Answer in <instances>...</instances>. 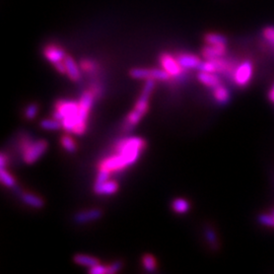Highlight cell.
Wrapping results in <instances>:
<instances>
[{"mask_svg": "<svg viewBox=\"0 0 274 274\" xmlns=\"http://www.w3.org/2000/svg\"><path fill=\"white\" fill-rule=\"evenodd\" d=\"M154 85H156V82H154L153 78H148L146 80L144 91H142V92H141V96L135 105V108L128 115V117L126 119L125 124H124V128L126 131L132 129L139 122L141 117L146 113L148 98H149V94L151 93L152 90L154 89Z\"/></svg>", "mask_w": 274, "mask_h": 274, "instance_id": "6da1fadb", "label": "cell"}, {"mask_svg": "<svg viewBox=\"0 0 274 274\" xmlns=\"http://www.w3.org/2000/svg\"><path fill=\"white\" fill-rule=\"evenodd\" d=\"M145 140L139 137H131L121 140L117 145V153L124 156L130 164H132L139 158L140 151L144 149Z\"/></svg>", "mask_w": 274, "mask_h": 274, "instance_id": "7a4b0ae2", "label": "cell"}, {"mask_svg": "<svg viewBox=\"0 0 274 274\" xmlns=\"http://www.w3.org/2000/svg\"><path fill=\"white\" fill-rule=\"evenodd\" d=\"M21 147L23 150V159H25L26 163L33 164L39 158H41V156H43V153L47 150V147H48V144L45 140H25Z\"/></svg>", "mask_w": 274, "mask_h": 274, "instance_id": "3957f363", "label": "cell"}, {"mask_svg": "<svg viewBox=\"0 0 274 274\" xmlns=\"http://www.w3.org/2000/svg\"><path fill=\"white\" fill-rule=\"evenodd\" d=\"M93 103V96L90 91H85L79 101V113H78V124L74 131L75 134H83L87 128V119L89 116L90 109Z\"/></svg>", "mask_w": 274, "mask_h": 274, "instance_id": "277c9868", "label": "cell"}, {"mask_svg": "<svg viewBox=\"0 0 274 274\" xmlns=\"http://www.w3.org/2000/svg\"><path fill=\"white\" fill-rule=\"evenodd\" d=\"M253 76V63L250 60H245L237 64L234 73V79L239 87H246L251 81Z\"/></svg>", "mask_w": 274, "mask_h": 274, "instance_id": "5b68a950", "label": "cell"}, {"mask_svg": "<svg viewBox=\"0 0 274 274\" xmlns=\"http://www.w3.org/2000/svg\"><path fill=\"white\" fill-rule=\"evenodd\" d=\"M56 110H58L59 112L62 114L63 120H64V119H73V120H74L75 123H76V127H77L78 113H79V103L73 102V101H64V100L58 101L56 103Z\"/></svg>", "mask_w": 274, "mask_h": 274, "instance_id": "8992f818", "label": "cell"}, {"mask_svg": "<svg viewBox=\"0 0 274 274\" xmlns=\"http://www.w3.org/2000/svg\"><path fill=\"white\" fill-rule=\"evenodd\" d=\"M160 62L163 68L172 76H177L181 73V70L183 69L181 65L179 64L177 58H174L170 54L164 53L160 57Z\"/></svg>", "mask_w": 274, "mask_h": 274, "instance_id": "52a82bcc", "label": "cell"}, {"mask_svg": "<svg viewBox=\"0 0 274 274\" xmlns=\"http://www.w3.org/2000/svg\"><path fill=\"white\" fill-rule=\"evenodd\" d=\"M226 45H208L202 50V55L206 60L221 58L226 53Z\"/></svg>", "mask_w": 274, "mask_h": 274, "instance_id": "ba28073f", "label": "cell"}, {"mask_svg": "<svg viewBox=\"0 0 274 274\" xmlns=\"http://www.w3.org/2000/svg\"><path fill=\"white\" fill-rule=\"evenodd\" d=\"M44 55L53 64H55L59 61H63L66 57L64 50L56 45L47 46L44 50Z\"/></svg>", "mask_w": 274, "mask_h": 274, "instance_id": "9c48e42d", "label": "cell"}, {"mask_svg": "<svg viewBox=\"0 0 274 274\" xmlns=\"http://www.w3.org/2000/svg\"><path fill=\"white\" fill-rule=\"evenodd\" d=\"M177 60L183 69L198 68L201 61L200 59L192 54H180L177 56Z\"/></svg>", "mask_w": 274, "mask_h": 274, "instance_id": "30bf717a", "label": "cell"}, {"mask_svg": "<svg viewBox=\"0 0 274 274\" xmlns=\"http://www.w3.org/2000/svg\"><path fill=\"white\" fill-rule=\"evenodd\" d=\"M118 190V185L114 181H106L104 183H96L94 192L100 195H111Z\"/></svg>", "mask_w": 274, "mask_h": 274, "instance_id": "8fae6325", "label": "cell"}, {"mask_svg": "<svg viewBox=\"0 0 274 274\" xmlns=\"http://www.w3.org/2000/svg\"><path fill=\"white\" fill-rule=\"evenodd\" d=\"M101 216H102V212L99 209H91V210L82 211V212L75 214L74 219H75L76 222L83 223V222H89V221L96 220V219H100Z\"/></svg>", "mask_w": 274, "mask_h": 274, "instance_id": "7c38bea8", "label": "cell"}, {"mask_svg": "<svg viewBox=\"0 0 274 274\" xmlns=\"http://www.w3.org/2000/svg\"><path fill=\"white\" fill-rule=\"evenodd\" d=\"M198 79L203 85L210 87V88H217L220 85V79L212 73H205V71H200L198 73Z\"/></svg>", "mask_w": 274, "mask_h": 274, "instance_id": "4fadbf2b", "label": "cell"}, {"mask_svg": "<svg viewBox=\"0 0 274 274\" xmlns=\"http://www.w3.org/2000/svg\"><path fill=\"white\" fill-rule=\"evenodd\" d=\"M64 63L66 65V73L68 74V76L73 80H78L80 77V73L75 61L73 60V58L66 55L64 59Z\"/></svg>", "mask_w": 274, "mask_h": 274, "instance_id": "5bb4252c", "label": "cell"}, {"mask_svg": "<svg viewBox=\"0 0 274 274\" xmlns=\"http://www.w3.org/2000/svg\"><path fill=\"white\" fill-rule=\"evenodd\" d=\"M74 261H75V263H77L79 265L87 266V267H90V268L99 264V261L94 257L89 256V255H82V254L75 255Z\"/></svg>", "mask_w": 274, "mask_h": 274, "instance_id": "9a60e30c", "label": "cell"}, {"mask_svg": "<svg viewBox=\"0 0 274 274\" xmlns=\"http://www.w3.org/2000/svg\"><path fill=\"white\" fill-rule=\"evenodd\" d=\"M214 98L219 104H226L230 100V92L223 86H218L214 88Z\"/></svg>", "mask_w": 274, "mask_h": 274, "instance_id": "2e32d148", "label": "cell"}, {"mask_svg": "<svg viewBox=\"0 0 274 274\" xmlns=\"http://www.w3.org/2000/svg\"><path fill=\"white\" fill-rule=\"evenodd\" d=\"M205 42L208 45H226L228 39L223 35L217 33H209L205 35Z\"/></svg>", "mask_w": 274, "mask_h": 274, "instance_id": "e0dca14e", "label": "cell"}, {"mask_svg": "<svg viewBox=\"0 0 274 274\" xmlns=\"http://www.w3.org/2000/svg\"><path fill=\"white\" fill-rule=\"evenodd\" d=\"M21 199L26 204H28L32 207H35V208H41L44 205V202L41 198H39L38 196L29 194V193L21 194Z\"/></svg>", "mask_w": 274, "mask_h": 274, "instance_id": "ac0fdd59", "label": "cell"}, {"mask_svg": "<svg viewBox=\"0 0 274 274\" xmlns=\"http://www.w3.org/2000/svg\"><path fill=\"white\" fill-rule=\"evenodd\" d=\"M130 75L136 79L152 78L151 69H146V68H134L132 70H130Z\"/></svg>", "mask_w": 274, "mask_h": 274, "instance_id": "d6986e66", "label": "cell"}, {"mask_svg": "<svg viewBox=\"0 0 274 274\" xmlns=\"http://www.w3.org/2000/svg\"><path fill=\"white\" fill-rule=\"evenodd\" d=\"M172 207H173V210L177 213H185L189 210L190 206H189L187 200L182 199V198H178L173 201Z\"/></svg>", "mask_w": 274, "mask_h": 274, "instance_id": "ffe728a7", "label": "cell"}, {"mask_svg": "<svg viewBox=\"0 0 274 274\" xmlns=\"http://www.w3.org/2000/svg\"><path fill=\"white\" fill-rule=\"evenodd\" d=\"M61 145L69 152H74L75 149H76L74 140L68 135H63L61 137Z\"/></svg>", "mask_w": 274, "mask_h": 274, "instance_id": "44dd1931", "label": "cell"}, {"mask_svg": "<svg viewBox=\"0 0 274 274\" xmlns=\"http://www.w3.org/2000/svg\"><path fill=\"white\" fill-rule=\"evenodd\" d=\"M41 126L47 130H58L62 127V123L60 121L55 120V119H53V120L45 119V120L41 122Z\"/></svg>", "mask_w": 274, "mask_h": 274, "instance_id": "7402d4cb", "label": "cell"}, {"mask_svg": "<svg viewBox=\"0 0 274 274\" xmlns=\"http://www.w3.org/2000/svg\"><path fill=\"white\" fill-rule=\"evenodd\" d=\"M0 179H1V182L7 187H14L16 184L15 179L5 171V169L0 170Z\"/></svg>", "mask_w": 274, "mask_h": 274, "instance_id": "603a6c76", "label": "cell"}, {"mask_svg": "<svg viewBox=\"0 0 274 274\" xmlns=\"http://www.w3.org/2000/svg\"><path fill=\"white\" fill-rule=\"evenodd\" d=\"M142 262H144V266H145L146 270H147L149 272L156 270V260H154V258L151 255H146L144 257Z\"/></svg>", "mask_w": 274, "mask_h": 274, "instance_id": "cb8c5ba5", "label": "cell"}, {"mask_svg": "<svg viewBox=\"0 0 274 274\" xmlns=\"http://www.w3.org/2000/svg\"><path fill=\"white\" fill-rule=\"evenodd\" d=\"M152 73V78L153 79H159V80H166L170 77V74L166 73L164 69H151Z\"/></svg>", "mask_w": 274, "mask_h": 274, "instance_id": "d4e9b609", "label": "cell"}, {"mask_svg": "<svg viewBox=\"0 0 274 274\" xmlns=\"http://www.w3.org/2000/svg\"><path fill=\"white\" fill-rule=\"evenodd\" d=\"M263 37L272 46H274V27H267L263 30Z\"/></svg>", "mask_w": 274, "mask_h": 274, "instance_id": "484cf974", "label": "cell"}, {"mask_svg": "<svg viewBox=\"0 0 274 274\" xmlns=\"http://www.w3.org/2000/svg\"><path fill=\"white\" fill-rule=\"evenodd\" d=\"M110 172L111 171H109V170L101 168V170L98 174V177H97V183H104L106 181H108L109 177H110Z\"/></svg>", "mask_w": 274, "mask_h": 274, "instance_id": "4316f807", "label": "cell"}, {"mask_svg": "<svg viewBox=\"0 0 274 274\" xmlns=\"http://www.w3.org/2000/svg\"><path fill=\"white\" fill-rule=\"evenodd\" d=\"M37 112H38V106L36 104H31L26 109V117L28 119H33L35 118L36 115H37Z\"/></svg>", "mask_w": 274, "mask_h": 274, "instance_id": "83f0119b", "label": "cell"}, {"mask_svg": "<svg viewBox=\"0 0 274 274\" xmlns=\"http://www.w3.org/2000/svg\"><path fill=\"white\" fill-rule=\"evenodd\" d=\"M107 270H108V267H105L104 265H101V264H97V265L91 267L89 272L91 274H104V273H107Z\"/></svg>", "mask_w": 274, "mask_h": 274, "instance_id": "f1b7e54d", "label": "cell"}, {"mask_svg": "<svg viewBox=\"0 0 274 274\" xmlns=\"http://www.w3.org/2000/svg\"><path fill=\"white\" fill-rule=\"evenodd\" d=\"M122 267V263H120V262H115V263L111 264L109 267H108V270H107V273H115L117 272L119 269H120Z\"/></svg>", "mask_w": 274, "mask_h": 274, "instance_id": "f546056e", "label": "cell"}, {"mask_svg": "<svg viewBox=\"0 0 274 274\" xmlns=\"http://www.w3.org/2000/svg\"><path fill=\"white\" fill-rule=\"evenodd\" d=\"M55 65V68L57 71H59L60 73H66V65L64 63V60L63 61H59L57 63L54 64Z\"/></svg>", "mask_w": 274, "mask_h": 274, "instance_id": "4dcf8cb0", "label": "cell"}, {"mask_svg": "<svg viewBox=\"0 0 274 274\" xmlns=\"http://www.w3.org/2000/svg\"><path fill=\"white\" fill-rule=\"evenodd\" d=\"M205 233H206V237H207L208 241H209L211 244L217 243V237H216V235H214V233H213V231H212V230L207 229Z\"/></svg>", "mask_w": 274, "mask_h": 274, "instance_id": "1f68e13d", "label": "cell"}, {"mask_svg": "<svg viewBox=\"0 0 274 274\" xmlns=\"http://www.w3.org/2000/svg\"><path fill=\"white\" fill-rule=\"evenodd\" d=\"M5 163H6V159L4 153H1V156H0V169H5Z\"/></svg>", "mask_w": 274, "mask_h": 274, "instance_id": "d6a6232c", "label": "cell"}, {"mask_svg": "<svg viewBox=\"0 0 274 274\" xmlns=\"http://www.w3.org/2000/svg\"><path fill=\"white\" fill-rule=\"evenodd\" d=\"M81 65H82L83 68H86V69H92L93 68V65L91 61H83Z\"/></svg>", "mask_w": 274, "mask_h": 274, "instance_id": "836d02e7", "label": "cell"}, {"mask_svg": "<svg viewBox=\"0 0 274 274\" xmlns=\"http://www.w3.org/2000/svg\"><path fill=\"white\" fill-rule=\"evenodd\" d=\"M268 97H269V100L274 103V86H273L272 89L270 90V91H269V93H268Z\"/></svg>", "mask_w": 274, "mask_h": 274, "instance_id": "e575fe53", "label": "cell"}, {"mask_svg": "<svg viewBox=\"0 0 274 274\" xmlns=\"http://www.w3.org/2000/svg\"><path fill=\"white\" fill-rule=\"evenodd\" d=\"M272 214H273V216H274V210H273V211H272Z\"/></svg>", "mask_w": 274, "mask_h": 274, "instance_id": "d590c367", "label": "cell"}]
</instances>
